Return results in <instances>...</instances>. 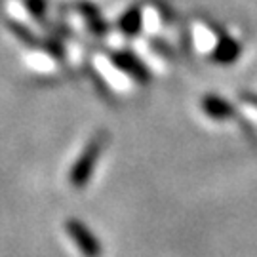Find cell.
Returning a JSON list of instances; mask_svg holds the SVG:
<instances>
[{
  "label": "cell",
  "mask_w": 257,
  "mask_h": 257,
  "mask_svg": "<svg viewBox=\"0 0 257 257\" xmlns=\"http://www.w3.org/2000/svg\"><path fill=\"white\" fill-rule=\"evenodd\" d=\"M204 110L206 114L211 116V118H229L230 116V107L225 101L221 99H215V97H208L204 101Z\"/></svg>",
  "instance_id": "obj_3"
},
{
  "label": "cell",
  "mask_w": 257,
  "mask_h": 257,
  "mask_svg": "<svg viewBox=\"0 0 257 257\" xmlns=\"http://www.w3.org/2000/svg\"><path fill=\"white\" fill-rule=\"evenodd\" d=\"M103 151V136L92 139L88 143V147L82 151V155L78 156L76 164L71 168V174H69V179H71V185H74L76 189H80L84 185L90 181L93 170H95V164L99 160V155Z\"/></svg>",
  "instance_id": "obj_1"
},
{
  "label": "cell",
  "mask_w": 257,
  "mask_h": 257,
  "mask_svg": "<svg viewBox=\"0 0 257 257\" xmlns=\"http://www.w3.org/2000/svg\"><path fill=\"white\" fill-rule=\"evenodd\" d=\"M25 2L35 18H42V14H46V0H25Z\"/></svg>",
  "instance_id": "obj_4"
},
{
  "label": "cell",
  "mask_w": 257,
  "mask_h": 257,
  "mask_svg": "<svg viewBox=\"0 0 257 257\" xmlns=\"http://www.w3.org/2000/svg\"><path fill=\"white\" fill-rule=\"evenodd\" d=\"M67 232L76 242V246L80 248L84 257L101 255V244H99V240L93 236L92 230L88 229L84 223H80L78 219H69L67 221Z\"/></svg>",
  "instance_id": "obj_2"
}]
</instances>
